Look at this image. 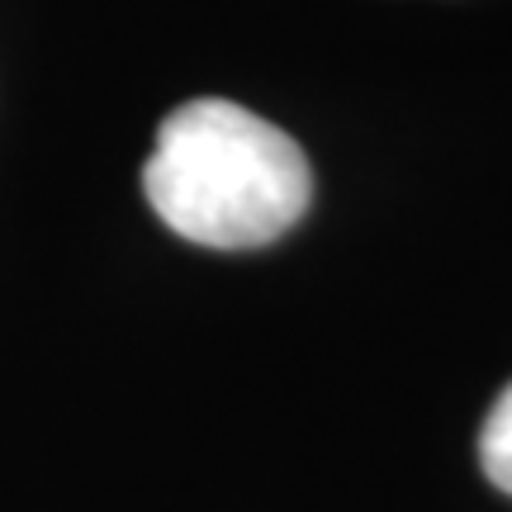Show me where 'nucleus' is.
I'll return each mask as SVG.
<instances>
[{
	"instance_id": "1",
	"label": "nucleus",
	"mask_w": 512,
	"mask_h": 512,
	"mask_svg": "<svg viewBox=\"0 0 512 512\" xmlns=\"http://www.w3.org/2000/svg\"><path fill=\"white\" fill-rule=\"evenodd\" d=\"M143 195L185 242L242 252L285 238L313 200L304 147L233 100H185L162 119Z\"/></svg>"
},
{
	"instance_id": "2",
	"label": "nucleus",
	"mask_w": 512,
	"mask_h": 512,
	"mask_svg": "<svg viewBox=\"0 0 512 512\" xmlns=\"http://www.w3.org/2000/svg\"><path fill=\"white\" fill-rule=\"evenodd\" d=\"M479 465L494 479V489L512 494V384L494 399L489 418L479 427Z\"/></svg>"
}]
</instances>
